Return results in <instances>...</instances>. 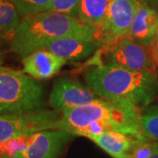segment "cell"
I'll return each mask as SVG.
<instances>
[{"label":"cell","instance_id":"cell-1","mask_svg":"<svg viewBox=\"0 0 158 158\" xmlns=\"http://www.w3.org/2000/svg\"><path fill=\"white\" fill-rule=\"evenodd\" d=\"M96 32V27L77 17L55 11H40L21 18L10 46L11 50L23 59L55 40L64 37L94 40Z\"/></svg>","mask_w":158,"mask_h":158},{"label":"cell","instance_id":"cell-2","mask_svg":"<svg viewBox=\"0 0 158 158\" xmlns=\"http://www.w3.org/2000/svg\"><path fill=\"white\" fill-rule=\"evenodd\" d=\"M87 85L97 96L109 100H126L145 107L157 94L156 76L146 72L101 64L84 75Z\"/></svg>","mask_w":158,"mask_h":158},{"label":"cell","instance_id":"cell-3","mask_svg":"<svg viewBox=\"0 0 158 158\" xmlns=\"http://www.w3.org/2000/svg\"><path fill=\"white\" fill-rule=\"evenodd\" d=\"M141 112L136 105L126 100L98 98L93 102L62 110L60 128L77 135L80 131L93 122L115 120L127 126L135 135H143L141 126Z\"/></svg>","mask_w":158,"mask_h":158},{"label":"cell","instance_id":"cell-4","mask_svg":"<svg viewBox=\"0 0 158 158\" xmlns=\"http://www.w3.org/2000/svg\"><path fill=\"white\" fill-rule=\"evenodd\" d=\"M44 90L24 71L0 66V107L3 114L44 110Z\"/></svg>","mask_w":158,"mask_h":158},{"label":"cell","instance_id":"cell-5","mask_svg":"<svg viewBox=\"0 0 158 158\" xmlns=\"http://www.w3.org/2000/svg\"><path fill=\"white\" fill-rule=\"evenodd\" d=\"M96 54L99 59L104 57L101 64L114 65L156 76L158 64L152 45L149 47L141 45L128 35L110 45L99 48Z\"/></svg>","mask_w":158,"mask_h":158},{"label":"cell","instance_id":"cell-6","mask_svg":"<svg viewBox=\"0 0 158 158\" xmlns=\"http://www.w3.org/2000/svg\"><path fill=\"white\" fill-rule=\"evenodd\" d=\"M62 111L41 110L26 113L0 115V142L37 132L60 128Z\"/></svg>","mask_w":158,"mask_h":158},{"label":"cell","instance_id":"cell-7","mask_svg":"<svg viewBox=\"0 0 158 158\" xmlns=\"http://www.w3.org/2000/svg\"><path fill=\"white\" fill-rule=\"evenodd\" d=\"M140 3V0H111L105 19L94 35L100 48L128 35Z\"/></svg>","mask_w":158,"mask_h":158},{"label":"cell","instance_id":"cell-8","mask_svg":"<svg viewBox=\"0 0 158 158\" xmlns=\"http://www.w3.org/2000/svg\"><path fill=\"white\" fill-rule=\"evenodd\" d=\"M72 136L61 128L37 132L31 135L27 146L15 158H58Z\"/></svg>","mask_w":158,"mask_h":158},{"label":"cell","instance_id":"cell-9","mask_svg":"<svg viewBox=\"0 0 158 158\" xmlns=\"http://www.w3.org/2000/svg\"><path fill=\"white\" fill-rule=\"evenodd\" d=\"M98 98L89 86L71 77L57 79L53 85L48 103L54 110L62 111L89 104Z\"/></svg>","mask_w":158,"mask_h":158},{"label":"cell","instance_id":"cell-10","mask_svg":"<svg viewBox=\"0 0 158 158\" xmlns=\"http://www.w3.org/2000/svg\"><path fill=\"white\" fill-rule=\"evenodd\" d=\"M99 48L95 40L64 37L48 42L42 49L50 51L66 62H77L92 56Z\"/></svg>","mask_w":158,"mask_h":158},{"label":"cell","instance_id":"cell-11","mask_svg":"<svg viewBox=\"0 0 158 158\" xmlns=\"http://www.w3.org/2000/svg\"><path fill=\"white\" fill-rule=\"evenodd\" d=\"M66 62L47 49H39L22 59L23 71L38 80L56 76Z\"/></svg>","mask_w":158,"mask_h":158},{"label":"cell","instance_id":"cell-12","mask_svg":"<svg viewBox=\"0 0 158 158\" xmlns=\"http://www.w3.org/2000/svg\"><path fill=\"white\" fill-rule=\"evenodd\" d=\"M157 33L158 12L141 2L128 36L137 43L149 47L156 42Z\"/></svg>","mask_w":158,"mask_h":158},{"label":"cell","instance_id":"cell-13","mask_svg":"<svg viewBox=\"0 0 158 158\" xmlns=\"http://www.w3.org/2000/svg\"><path fill=\"white\" fill-rule=\"evenodd\" d=\"M89 139L94 141L113 158H115L127 155L137 142L148 138H138L116 131H108L98 135L91 136Z\"/></svg>","mask_w":158,"mask_h":158},{"label":"cell","instance_id":"cell-14","mask_svg":"<svg viewBox=\"0 0 158 158\" xmlns=\"http://www.w3.org/2000/svg\"><path fill=\"white\" fill-rule=\"evenodd\" d=\"M20 21L21 16L11 0H0V39L11 41Z\"/></svg>","mask_w":158,"mask_h":158},{"label":"cell","instance_id":"cell-15","mask_svg":"<svg viewBox=\"0 0 158 158\" xmlns=\"http://www.w3.org/2000/svg\"><path fill=\"white\" fill-rule=\"evenodd\" d=\"M110 2L111 0H81L77 18L98 27L105 19Z\"/></svg>","mask_w":158,"mask_h":158},{"label":"cell","instance_id":"cell-16","mask_svg":"<svg viewBox=\"0 0 158 158\" xmlns=\"http://www.w3.org/2000/svg\"><path fill=\"white\" fill-rule=\"evenodd\" d=\"M141 130L147 138L158 141V105L147 108L141 113Z\"/></svg>","mask_w":158,"mask_h":158},{"label":"cell","instance_id":"cell-17","mask_svg":"<svg viewBox=\"0 0 158 158\" xmlns=\"http://www.w3.org/2000/svg\"><path fill=\"white\" fill-rule=\"evenodd\" d=\"M31 135L19 136L0 142V156L5 157L15 158L22 152L28 144Z\"/></svg>","mask_w":158,"mask_h":158},{"label":"cell","instance_id":"cell-18","mask_svg":"<svg viewBox=\"0 0 158 158\" xmlns=\"http://www.w3.org/2000/svg\"><path fill=\"white\" fill-rule=\"evenodd\" d=\"M17 7L21 18L43 11L53 0H11Z\"/></svg>","mask_w":158,"mask_h":158},{"label":"cell","instance_id":"cell-19","mask_svg":"<svg viewBox=\"0 0 158 158\" xmlns=\"http://www.w3.org/2000/svg\"><path fill=\"white\" fill-rule=\"evenodd\" d=\"M81 0H53L43 11H55L77 17L79 5Z\"/></svg>","mask_w":158,"mask_h":158},{"label":"cell","instance_id":"cell-20","mask_svg":"<svg viewBox=\"0 0 158 158\" xmlns=\"http://www.w3.org/2000/svg\"><path fill=\"white\" fill-rule=\"evenodd\" d=\"M158 149L156 141L145 139L137 142L127 154L132 158H148Z\"/></svg>","mask_w":158,"mask_h":158},{"label":"cell","instance_id":"cell-21","mask_svg":"<svg viewBox=\"0 0 158 158\" xmlns=\"http://www.w3.org/2000/svg\"><path fill=\"white\" fill-rule=\"evenodd\" d=\"M153 51H154V54H155V56H156V62H157L158 64V45L155 42L152 45Z\"/></svg>","mask_w":158,"mask_h":158},{"label":"cell","instance_id":"cell-22","mask_svg":"<svg viewBox=\"0 0 158 158\" xmlns=\"http://www.w3.org/2000/svg\"><path fill=\"white\" fill-rule=\"evenodd\" d=\"M141 3H143V4H146V5H148L149 6V3H151L153 0H140Z\"/></svg>","mask_w":158,"mask_h":158},{"label":"cell","instance_id":"cell-23","mask_svg":"<svg viewBox=\"0 0 158 158\" xmlns=\"http://www.w3.org/2000/svg\"><path fill=\"white\" fill-rule=\"evenodd\" d=\"M148 158H158V149L156 151V152L153 154L151 156H149Z\"/></svg>","mask_w":158,"mask_h":158},{"label":"cell","instance_id":"cell-24","mask_svg":"<svg viewBox=\"0 0 158 158\" xmlns=\"http://www.w3.org/2000/svg\"><path fill=\"white\" fill-rule=\"evenodd\" d=\"M115 158H132L129 155H125V156H119V157H115Z\"/></svg>","mask_w":158,"mask_h":158},{"label":"cell","instance_id":"cell-25","mask_svg":"<svg viewBox=\"0 0 158 158\" xmlns=\"http://www.w3.org/2000/svg\"><path fill=\"white\" fill-rule=\"evenodd\" d=\"M3 61H4V58H3V56H2V53H0V66H1Z\"/></svg>","mask_w":158,"mask_h":158},{"label":"cell","instance_id":"cell-26","mask_svg":"<svg viewBox=\"0 0 158 158\" xmlns=\"http://www.w3.org/2000/svg\"><path fill=\"white\" fill-rule=\"evenodd\" d=\"M156 43L158 45V33H157V35H156Z\"/></svg>","mask_w":158,"mask_h":158},{"label":"cell","instance_id":"cell-27","mask_svg":"<svg viewBox=\"0 0 158 158\" xmlns=\"http://www.w3.org/2000/svg\"><path fill=\"white\" fill-rule=\"evenodd\" d=\"M1 114H3V112H2V109L0 107V115H1Z\"/></svg>","mask_w":158,"mask_h":158},{"label":"cell","instance_id":"cell-28","mask_svg":"<svg viewBox=\"0 0 158 158\" xmlns=\"http://www.w3.org/2000/svg\"><path fill=\"white\" fill-rule=\"evenodd\" d=\"M0 158H9V157H5V156H0Z\"/></svg>","mask_w":158,"mask_h":158},{"label":"cell","instance_id":"cell-29","mask_svg":"<svg viewBox=\"0 0 158 158\" xmlns=\"http://www.w3.org/2000/svg\"><path fill=\"white\" fill-rule=\"evenodd\" d=\"M0 53H1V51H0Z\"/></svg>","mask_w":158,"mask_h":158}]
</instances>
